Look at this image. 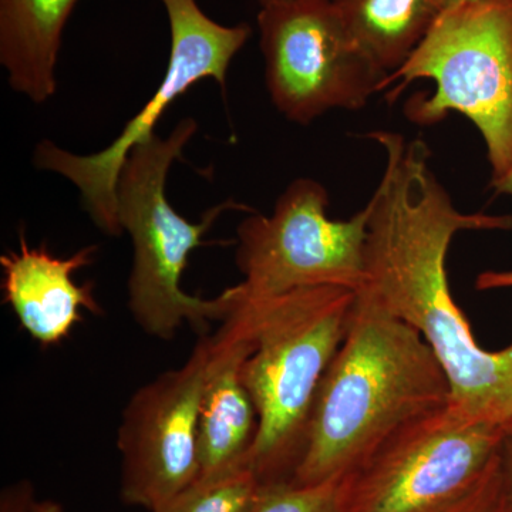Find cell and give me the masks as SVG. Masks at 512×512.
<instances>
[{
  "instance_id": "4",
  "label": "cell",
  "mask_w": 512,
  "mask_h": 512,
  "mask_svg": "<svg viewBox=\"0 0 512 512\" xmlns=\"http://www.w3.org/2000/svg\"><path fill=\"white\" fill-rule=\"evenodd\" d=\"M197 131V121L184 119L167 137L156 134L138 144L128 154L117 183L120 225L133 244L128 311L138 328L165 342L174 339L185 323L204 332L210 322H224L231 313L234 299L229 288L217 298L204 299L184 292L181 278L190 255L204 245L205 234L218 218L225 211L249 210L225 201L205 212L200 222H191L168 201V174Z\"/></svg>"
},
{
  "instance_id": "9",
  "label": "cell",
  "mask_w": 512,
  "mask_h": 512,
  "mask_svg": "<svg viewBox=\"0 0 512 512\" xmlns=\"http://www.w3.org/2000/svg\"><path fill=\"white\" fill-rule=\"evenodd\" d=\"M265 83L286 120L309 126L333 110H360L387 73L356 45L332 0H291L259 9Z\"/></svg>"
},
{
  "instance_id": "23",
  "label": "cell",
  "mask_w": 512,
  "mask_h": 512,
  "mask_svg": "<svg viewBox=\"0 0 512 512\" xmlns=\"http://www.w3.org/2000/svg\"><path fill=\"white\" fill-rule=\"evenodd\" d=\"M256 2H258L259 8H264V6L275 5V3L291 2V0H256Z\"/></svg>"
},
{
  "instance_id": "21",
  "label": "cell",
  "mask_w": 512,
  "mask_h": 512,
  "mask_svg": "<svg viewBox=\"0 0 512 512\" xmlns=\"http://www.w3.org/2000/svg\"><path fill=\"white\" fill-rule=\"evenodd\" d=\"M501 454H503L505 471H507L512 485V431L505 437L503 447H501Z\"/></svg>"
},
{
  "instance_id": "1",
  "label": "cell",
  "mask_w": 512,
  "mask_h": 512,
  "mask_svg": "<svg viewBox=\"0 0 512 512\" xmlns=\"http://www.w3.org/2000/svg\"><path fill=\"white\" fill-rule=\"evenodd\" d=\"M386 156L367 202L366 282L360 291L423 336L450 383L451 406L481 420L512 423V343L478 346L448 285L446 259L458 232L512 229V215L466 214L430 165L423 140L367 134ZM359 292V291H357Z\"/></svg>"
},
{
  "instance_id": "19",
  "label": "cell",
  "mask_w": 512,
  "mask_h": 512,
  "mask_svg": "<svg viewBox=\"0 0 512 512\" xmlns=\"http://www.w3.org/2000/svg\"><path fill=\"white\" fill-rule=\"evenodd\" d=\"M512 288V271H485L477 276L478 291Z\"/></svg>"
},
{
  "instance_id": "15",
  "label": "cell",
  "mask_w": 512,
  "mask_h": 512,
  "mask_svg": "<svg viewBox=\"0 0 512 512\" xmlns=\"http://www.w3.org/2000/svg\"><path fill=\"white\" fill-rule=\"evenodd\" d=\"M261 483L245 466L198 478L173 500L153 512H248Z\"/></svg>"
},
{
  "instance_id": "16",
  "label": "cell",
  "mask_w": 512,
  "mask_h": 512,
  "mask_svg": "<svg viewBox=\"0 0 512 512\" xmlns=\"http://www.w3.org/2000/svg\"><path fill=\"white\" fill-rule=\"evenodd\" d=\"M339 484L340 478L311 485L261 484L248 512H338Z\"/></svg>"
},
{
  "instance_id": "24",
  "label": "cell",
  "mask_w": 512,
  "mask_h": 512,
  "mask_svg": "<svg viewBox=\"0 0 512 512\" xmlns=\"http://www.w3.org/2000/svg\"><path fill=\"white\" fill-rule=\"evenodd\" d=\"M464 2V0H443L444 10L451 8V6L458 5V3Z\"/></svg>"
},
{
  "instance_id": "6",
  "label": "cell",
  "mask_w": 512,
  "mask_h": 512,
  "mask_svg": "<svg viewBox=\"0 0 512 512\" xmlns=\"http://www.w3.org/2000/svg\"><path fill=\"white\" fill-rule=\"evenodd\" d=\"M512 431L456 407L416 417L340 477L338 512H443L470 490Z\"/></svg>"
},
{
  "instance_id": "12",
  "label": "cell",
  "mask_w": 512,
  "mask_h": 512,
  "mask_svg": "<svg viewBox=\"0 0 512 512\" xmlns=\"http://www.w3.org/2000/svg\"><path fill=\"white\" fill-rule=\"evenodd\" d=\"M97 245L60 258L43 247H30L20 234L19 248L0 256L3 301L20 326L40 346L59 345L82 322L83 311L103 315L92 284L79 285L74 275L92 265Z\"/></svg>"
},
{
  "instance_id": "2",
  "label": "cell",
  "mask_w": 512,
  "mask_h": 512,
  "mask_svg": "<svg viewBox=\"0 0 512 512\" xmlns=\"http://www.w3.org/2000/svg\"><path fill=\"white\" fill-rule=\"evenodd\" d=\"M446 372L423 336L356 292L348 332L323 376L292 483L345 476L394 430L450 403Z\"/></svg>"
},
{
  "instance_id": "3",
  "label": "cell",
  "mask_w": 512,
  "mask_h": 512,
  "mask_svg": "<svg viewBox=\"0 0 512 512\" xmlns=\"http://www.w3.org/2000/svg\"><path fill=\"white\" fill-rule=\"evenodd\" d=\"M232 289L251 316L244 382L258 414V434L248 466L261 484L289 481L301 460L320 382L348 332L356 292L315 286L245 299Z\"/></svg>"
},
{
  "instance_id": "13",
  "label": "cell",
  "mask_w": 512,
  "mask_h": 512,
  "mask_svg": "<svg viewBox=\"0 0 512 512\" xmlns=\"http://www.w3.org/2000/svg\"><path fill=\"white\" fill-rule=\"evenodd\" d=\"M79 0H0V63L13 92L35 104L55 96L63 33Z\"/></svg>"
},
{
  "instance_id": "17",
  "label": "cell",
  "mask_w": 512,
  "mask_h": 512,
  "mask_svg": "<svg viewBox=\"0 0 512 512\" xmlns=\"http://www.w3.org/2000/svg\"><path fill=\"white\" fill-rule=\"evenodd\" d=\"M443 512H512V485L501 448L470 490Z\"/></svg>"
},
{
  "instance_id": "10",
  "label": "cell",
  "mask_w": 512,
  "mask_h": 512,
  "mask_svg": "<svg viewBox=\"0 0 512 512\" xmlns=\"http://www.w3.org/2000/svg\"><path fill=\"white\" fill-rule=\"evenodd\" d=\"M211 355L212 336H204L183 366L128 400L117 431L124 504L153 512L198 480V421Z\"/></svg>"
},
{
  "instance_id": "14",
  "label": "cell",
  "mask_w": 512,
  "mask_h": 512,
  "mask_svg": "<svg viewBox=\"0 0 512 512\" xmlns=\"http://www.w3.org/2000/svg\"><path fill=\"white\" fill-rule=\"evenodd\" d=\"M356 45L387 73L399 70L443 12V0H332Z\"/></svg>"
},
{
  "instance_id": "18",
  "label": "cell",
  "mask_w": 512,
  "mask_h": 512,
  "mask_svg": "<svg viewBox=\"0 0 512 512\" xmlns=\"http://www.w3.org/2000/svg\"><path fill=\"white\" fill-rule=\"evenodd\" d=\"M35 500V490L28 480L9 485L0 495V512H25Z\"/></svg>"
},
{
  "instance_id": "20",
  "label": "cell",
  "mask_w": 512,
  "mask_h": 512,
  "mask_svg": "<svg viewBox=\"0 0 512 512\" xmlns=\"http://www.w3.org/2000/svg\"><path fill=\"white\" fill-rule=\"evenodd\" d=\"M25 512H66L62 504L53 500H33Z\"/></svg>"
},
{
  "instance_id": "7",
  "label": "cell",
  "mask_w": 512,
  "mask_h": 512,
  "mask_svg": "<svg viewBox=\"0 0 512 512\" xmlns=\"http://www.w3.org/2000/svg\"><path fill=\"white\" fill-rule=\"evenodd\" d=\"M170 25V57L163 82L109 146L80 156L45 140L36 147L33 163L42 171L62 175L80 192L84 210L103 234H124L117 211V183L128 154L156 136L158 121L178 97L202 80L227 87L229 66L252 36L248 23L225 26L211 19L197 0H158Z\"/></svg>"
},
{
  "instance_id": "8",
  "label": "cell",
  "mask_w": 512,
  "mask_h": 512,
  "mask_svg": "<svg viewBox=\"0 0 512 512\" xmlns=\"http://www.w3.org/2000/svg\"><path fill=\"white\" fill-rule=\"evenodd\" d=\"M329 192L298 178L279 195L271 215L251 214L237 229L235 264L241 298L265 299L315 286L360 291L366 282L369 208L332 220Z\"/></svg>"
},
{
  "instance_id": "22",
  "label": "cell",
  "mask_w": 512,
  "mask_h": 512,
  "mask_svg": "<svg viewBox=\"0 0 512 512\" xmlns=\"http://www.w3.org/2000/svg\"><path fill=\"white\" fill-rule=\"evenodd\" d=\"M497 194H505L512 198V177L507 181V184L497 192Z\"/></svg>"
},
{
  "instance_id": "11",
  "label": "cell",
  "mask_w": 512,
  "mask_h": 512,
  "mask_svg": "<svg viewBox=\"0 0 512 512\" xmlns=\"http://www.w3.org/2000/svg\"><path fill=\"white\" fill-rule=\"evenodd\" d=\"M229 291L234 299L231 313L212 335L198 421V478L248 464L258 434V414L244 382V363L252 350L251 316L247 305Z\"/></svg>"
},
{
  "instance_id": "5",
  "label": "cell",
  "mask_w": 512,
  "mask_h": 512,
  "mask_svg": "<svg viewBox=\"0 0 512 512\" xmlns=\"http://www.w3.org/2000/svg\"><path fill=\"white\" fill-rule=\"evenodd\" d=\"M421 79L434 92L409 99L407 119L434 126L450 113L467 117L483 137L490 185L500 191L512 177V0H464L443 10L383 90L393 87L396 99Z\"/></svg>"
}]
</instances>
